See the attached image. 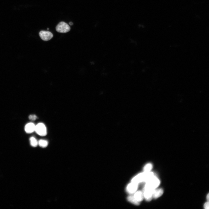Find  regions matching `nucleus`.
I'll return each instance as SVG.
<instances>
[{"mask_svg":"<svg viewBox=\"0 0 209 209\" xmlns=\"http://www.w3.org/2000/svg\"><path fill=\"white\" fill-rule=\"evenodd\" d=\"M154 176V174L153 172H144L134 177L132 179L131 182L138 184L144 182H146Z\"/></svg>","mask_w":209,"mask_h":209,"instance_id":"f257e3e1","label":"nucleus"},{"mask_svg":"<svg viewBox=\"0 0 209 209\" xmlns=\"http://www.w3.org/2000/svg\"><path fill=\"white\" fill-rule=\"evenodd\" d=\"M160 183L159 179L155 176L146 182L144 188L155 189L159 186Z\"/></svg>","mask_w":209,"mask_h":209,"instance_id":"f03ea898","label":"nucleus"},{"mask_svg":"<svg viewBox=\"0 0 209 209\" xmlns=\"http://www.w3.org/2000/svg\"><path fill=\"white\" fill-rule=\"evenodd\" d=\"M56 29L59 33H65L69 32L71 28L68 24L64 22H61L57 25Z\"/></svg>","mask_w":209,"mask_h":209,"instance_id":"7ed1b4c3","label":"nucleus"},{"mask_svg":"<svg viewBox=\"0 0 209 209\" xmlns=\"http://www.w3.org/2000/svg\"><path fill=\"white\" fill-rule=\"evenodd\" d=\"M35 131L38 135L41 136H45L47 134L46 127L43 123H39L36 125Z\"/></svg>","mask_w":209,"mask_h":209,"instance_id":"20e7f679","label":"nucleus"},{"mask_svg":"<svg viewBox=\"0 0 209 209\" xmlns=\"http://www.w3.org/2000/svg\"><path fill=\"white\" fill-rule=\"evenodd\" d=\"M41 38L45 41H48L51 40L53 37V34L48 31H41L39 33Z\"/></svg>","mask_w":209,"mask_h":209,"instance_id":"39448f33","label":"nucleus"},{"mask_svg":"<svg viewBox=\"0 0 209 209\" xmlns=\"http://www.w3.org/2000/svg\"><path fill=\"white\" fill-rule=\"evenodd\" d=\"M138 184L136 183L131 182L127 185L126 188L127 192L131 195L134 194L137 191Z\"/></svg>","mask_w":209,"mask_h":209,"instance_id":"423d86ee","label":"nucleus"},{"mask_svg":"<svg viewBox=\"0 0 209 209\" xmlns=\"http://www.w3.org/2000/svg\"><path fill=\"white\" fill-rule=\"evenodd\" d=\"M155 189L144 188L143 194L144 198L148 201H151L153 197V195Z\"/></svg>","mask_w":209,"mask_h":209,"instance_id":"0eeeda50","label":"nucleus"},{"mask_svg":"<svg viewBox=\"0 0 209 209\" xmlns=\"http://www.w3.org/2000/svg\"><path fill=\"white\" fill-rule=\"evenodd\" d=\"M36 125L32 123L27 124L25 127V132L28 134L32 133L35 131Z\"/></svg>","mask_w":209,"mask_h":209,"instance_id":"6e6552de","label":"nucleus"},{"mask_svg":"<svg viewBox=\"0 0 209 209\" xmlns=\"http://www.w3.org/2000/svg\"><path fill=\"white\" fill-rule=\"evenodd\" d=\"M133 195L136 200L140 203L144 198L143 192L140 190L137 191Z\"/></svg>","mask_w":209,"mask_h":209,"instance_id":"1a4fd4ad","label":"nucleus"},{"mask_svg":"<svg viewBox=\"0 0 209 209\" xmlns=\"http://www.w3.org/2000/svg\"><path fill=\"white\" fill-rule=\"evenodd\" d=\"M163 193V190L162 189H155L153 195V197L155 199L157 198L162 196Z\"/></svg>","mask_w":209,"mask_h":209,"instance_id":"9d476101","label":"nucleus"},{"mask_svg":"<svg viewBox=\"0 0 209 209\" xmlns=\"http://www.w3.org/2000/svg\"><path fill=\"white\" fill-rule=\"evenodd\" d=\"M48 142L46 140H41L38 142V145L41 147L45 148L48 145Z\"/></svg>","mask_w":209,"mask_h":209,"instance_id":"9b49d317","label":"nucleus"},{"mask_svg":"<svg viewBox=\"0 0 209 209\" xmlns=\"http://www.w3.org/2000/svg\"><path fill=\"white\" fill-rule=\"evenodd\" d=\"M128 200L132 204L136 205H140V203L137 202L134 198L133 195H131L129 196L127 198Z\"/></svg>","mask_w":209,"mask_h":209,"instance_id":"f8f14e48","label":"nucleus"},{"mask_svg":"<svg viewBox=\"0 0 209 209\" xmlns=\"http://www.w3.org/2000/svg\"><path fill=\"white\" fill-rule=\"evenodd\" d=\"M30 144L33 147H36L38 145V142L36 139L34 137H32L30 139Z\"/></svg>","mask_w":209,"mask_h":209,"instance_id":"ddd939ff","label":"nucleus"},{"mask_svg":"<svg viewBox=\"0 0 209 209\" xmlns=\"http://www.w3.org/2000/svg\"><path fill=\"white\" fill-rule=\"evenodd\" d=\"M153 168L152 165L151 163H148L146 164L144 167V172H150Z\"/></svg>","mask_w":209,"mask_h":209,"instance_id":"4468645a","label":"nucleus"},{"mask_svg":"<svg viewBox=\"0 0 209 209\" xmlns=\"http://www.w3.org/2000/svg\"><path fill=\"white\" fill-rule=\"evenodd\" d=\"M29 118L30 120L34 121L37 119V117L35 115H31L29 116Z\"/></svg>","mask_w":209,"mask_h":209,"instance_id":"2eb2a0df","label":"nucleus"},{"mask_svg":"<svg viewBox=\"0 0 209 209\" xmlns=\"http://www.w3.org/2000/svg\"><path fill=\"white\" fill-rule=\"evenodd\" d=\"M204 207L205 209H208L209 208V202L206 203L204 204Z\"/></svg>","mask_w":209,"mask_h":209,"instance_id":"dca6fc26","label":"nucleus"},{"mask_svg":"<svg viewBox=\"0 0 209 209\" xmlns=\"http://www.w3.org/2000/svg\"><path fill=\"white\" fill-rule=\"evenodd\" d=\"M69 24L70 25L72 26L73 25V23L72 22H70L69 23Z\"/></svg>","mask_w":209,"mask_h":209,"instance_id":"f3484780","label":"nucleus"},{"mask_svg":"<svg viewBox=\"0 0 209 209\" xmlns=\"http://www.w3.org/2000/svg\"><path fill=\"white\" fill-rule=\"evenodd\" d=\"M207 200H208L209 199V194H208V195H207Z\"/></svg>","mask_w":209,"mask_h":209,"instance_id":"a211bd4d","label":"nucleus"}]
</instances>
